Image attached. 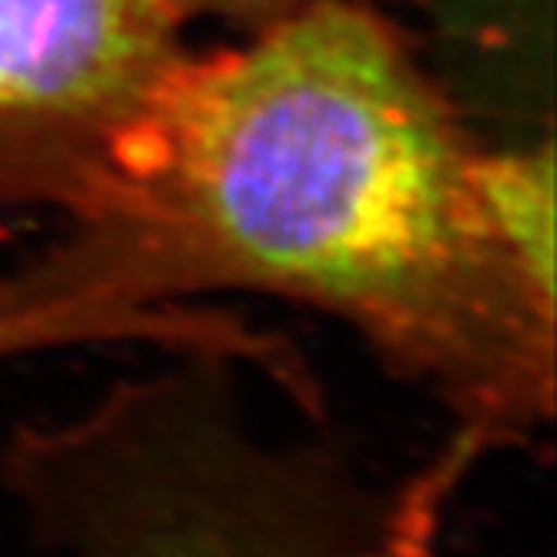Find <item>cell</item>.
I'll use <instances>...</instances> for the list:
<instances>
[{
  "mask_svg": "<svg viewBox=\"0 0 557 557\" xmlns=\"http://www.w3.org/2000/svg\"><path fill=\"white\" fill-rule=\"evenodd\" d=\"M135 320L111 306L85 302H0V363L77 346L128 343Z\"/></svg>",
  "mask_w": 557,
  "mask_h": 557,
  "instance_id": "5",
  "label": "cell"
},
{
  "mask_svg": "<svg viewBox=\"0 0 557 557\" xmlns=\"http://www.w3.org/2000/svg\"><path fill=\"white\" fill-rule=\"evenodd\" d=\"M476 145L386 17L306 0L165 74L88 202L0 302L191 306L256 293L343 323L447 417L393 481L417 554L491 457L554 420L557 309L513 272L476 191Z\"/></svg>",
  "mask_w": 557,
  "mask_h": 557,
  "instance_id": "1",
  "label": "cell"
},
{
  "mask_svg": "<svg viewBox=\"0 0 557 557\" xmlns=\"http://www.w3.org/2000/svg\"><path fill=\"white\" fill-rule=\"evenodd\" d=\"M182 30L172 0H0V212L82 209Z\"/></svg>",
  "mask_w": 557,
  "mask_h": 557,
  "instance_id": "3",
  "label": "cell"
},
{
  "mask_svg": "<svg viewBox=\"0 0 557 557\" xmlns=\"http://www.w3.org/2000/svg\"><path fill=\"white\" fill-rule=\"evenodd\" d=\"M306 0H172L178 17L188 21H219L238 30H259L278 17L293 14Z\"/></svg>",
  "mask_w": 557,
  "mask_h": 557,
  "instance_id": "6",
  "label": "cell"
},
{
  "mask_svg": "<svg viewBox=\"0 0 557 557\" xmlns=\"http://www.w3.org/2000/svg\"><path fill=\"white\" fill-rule=\"evenodd\" d=\"M67 417L24 420L0 491L51 557H407L393 484L326 436L262 430L243 367L165 352Z\"/></svg>",
  "mask_w": 557,
  "mask_h": 557,
  "instance_id": "2",
  "label": "cell"
},
{
  "mask_svg": "<svg viewBox=\"0 0 557 557\" xmlns=\"http://www.w3.org/2000/svg\"><path fill=\"white\" fill-rule=\"evenodd\" d=\"M554 141L476 151V191L487 225L521 283L557 309V195Z\"/></svg>",
  "mask_w": 557,
  "mask_h": 557,
  "instance_id": "4",
  "label": "cell"
}]
</instances>
